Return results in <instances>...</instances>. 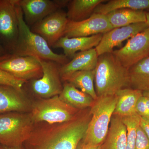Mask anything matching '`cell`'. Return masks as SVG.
I'll use <instances>...</instances> for the list:
<instances>
[{
    "mask_svg": "<svg viewBox=\"0 0 149 149\" xmlns=\"http://www.w3.org/2000/svg\"><path fill=\"white\" fill-rule=\"evenodd\" d=\"M90 110H83L68 122L49 124L33 131L27 141L30 149H76L91 120Z\"/></svg>",
    "mask_w": 149,
    "mask_h": 149,
    "instance_id": "obj_1",
    "label": "cell"
},
{
    "mask_svg": "<svg viewBox=\"0 0 149 149\" xmlns=\"http://www.w3.org/2000/svg\"><path fill=\"white\" fill-rule=\"evenodd\" d=\"M95 86L98 97L114 95L130 87L128 70L112 53L101 55L95 69Z\"/></svg>",
    "mask_w": 149,
    "mask_h": 149,
    "instance_id": "obj_2",
    "label": "cell"
},
{
    "mask_svg": "<svg viewBox=\"0 0 149 149\" xmlns=\"http://www.w3.org/2000/svg\"><path fill=\"white\" fill-rule=\"evenodd\" d=\"M19 35L16 47L13 54L19 56H32L41 59L52 61L61 65L69 61L64 54L55 53L51 49L45 40L32 32L24 20L23 13L17 0Z\"/></svg>",
    "mask_w": 149,
    "mask_h": 149,
    "instance_id": "obj_3",
    "label": "cell"
},
{
    "mask_svg": "<svg viewBox=\"0 0 149 149\" xmlns=\"http://www.w3.org/2000/svg\"><path fill=\"white\" fill-rule=\"evenodd\" d=\"M114 95L98 97L90 108L91 118L82 141L92 145H102L106 137L117 102Z\"/></svg>",
    "mask_w": 149,
    "mask_h": 149,
    "instance_id": "obj_4",
    "label": "cell"
},
{
    "mask_svg": "<svg viewBox=\"0 0 149 149\" xmlns=\"http://www.w3.org/2000/svg\"><path fill=\"white\" fill-rule=\"evenodd\" d=\"M30 114L11 112L0 114V145L21 147L34 131Z\"/></svg>",
    "mask_w": 149,
    "mask_h": 149,
    "instance_id": "obj_5",
    "label": "cell"
},
{
    "mask_svg": "<svg viewBox=\"0 0 149 149\" xmlns=\"http://www.w3.org/2000/svg\"><path fill=\"white\" fill-rule=\"evenodd\" d=\"M83 110L70 105L57 95L38 101L33 105L30 114L34 122L58 124L74 119Z\"/></svg>",
    "mask_w": 149,
    "mask_h": 149,
    "instance_id": "obj_6",
    "label": "cell"
},
{
    "mask_svg": "<svg viewBox=\"0 0 149 149\" xmlns=\"http://www.w3.org/2000/svg\"><path fill=\"white\" fill-rule=\"evenodd\" d=\"M17 0H0V44L13 54L19 35Z\"/></svg>",
    "mask_w": 149,
    "mask_h": 149,
    "instance_id": "obj_7",
    "label": "cell"
},
{
    "mask_svg": "<svg viewBox=\"0 0 149 149\" xmlns=\"http://www.w3.org/2000/svg\"><path fill=\"white\" fill-rule=\"evenodd\" d=\"M0 69L17 79L28 82L42 76V68L38 58L7 54L0 57Z\"/></svg>",
    "mask_w": 149,
    "mask_h": 149,
    "instance_id": "obj_8",
    "label": "cell"
},
{
    "mask_svg": "<svg viewBox=\"0 0 149 149\" xmlns=\"http://www.w3.org/2000/svg\"><path fill=\"white\" fill-rule=\"evenodd\" d=\"M39 59L42 68V76L32 80V92L43 99L59 95L63 88L60 72L61 65L52 61Z\"/></svg>",
    "mask_w": 149,
    "mask_h": 149,
    "instance_id": "obj_9",
    "label": "cell"
},
{
    "mask_svg": "<svg viewBox=\"0 0 149 149\" xmlns=\"http://www.w3.org/2000/svg\"><path fill=\"white\" fill-rule=\"evenodd\" d=\"M112 53L128 70L149 56V27L128 39L124 47Z\"/></svg>",
    "mask_w": 149,
    "mask_h": 149,
    "instance_id": "obj_10",
    "label": "cell"
},
{
    "mask_svg": "<svg viewBox=\"0 0 149 149\" xmlns=\"http://www.w3.org/2000/svg\"><path fill=\"white\" fill-rule=\"evenodd\" d=\"M69 0H18L25 23L31 27L55 12L67 6Z\"/></svg>",
    "mask_w": 149,
    "mask_h": 149,
    "instance_id": "obj_11",
    "label": "cell"
},
{
    "mask_svg": "<svg viewBox=\"0 0 149 149\" xmlns=\"http://www.w3.org/2000/svg\"><path fill=\"white\" fill-rule=\"evenodd\" d=\"M113 29L105 15L94 13L89 18L78 22L69 21L63 37H87L104 34Z\"/></svg>",
    "mask_w": 149,
    "mask_h": 149,
    "instance_id": "obj_12",
    "label": "cell"
},
{
    "mask_svg": "<svg viewBox=\"0 0 149 149\" xmlns=\"http://www.w3.org/2000/svg\"><path fill=\"white\" fill-rule=\"evenodd\" d=\"M68 22L66 13L59 10L35 23L30 29L43 37L51 47L63 37Z\"/></svg>",
    "mask_w": 149,
    "mask_h": 149,
    "instance_id": "obj_13",
    "label": "cell"
},
{
    "mask_svg": "<svg viewBox=\"0 0 149 149\" xmlns=\"http://www.w3.org/2000/svg\"><path fill=\"white\" fill-rule=\"evenodd\" d=\"M148 27L146 22H140L113 28L103 34L101 40L95 48L98 56L112 52L115 47L120 45L125 40H128Z\"/></svg>",
    "mask_w": 149,
    "mask_h": 149,
    "instance_id": "obj_14",
    "label": "cell"
},
{
    "mask_svg": "<svg viewBox=\"0 0 149 149\" xmlns=\"http://www.w3.org/2000/svg\"><path fill=\"white\" fill-rule=\"evenodd\" d=\"M102 36L103 34H98L87 37H62L52 47L61 48L65 56L68 58H72L78 51L83 52L95 48L101 40Z\"/></svg>",
    "mask_w": 149,
    "mask_h": 149,
    "instance_id": "obj_15",
    "label": "cell"
},
{
    "mask_svg": "<svg viewBox=\"0 0 149 149\" xmlns=\"http://www.w3.org/2000/svg\"><path fill=\"white\" fill-rule=\"evenodd\" d=\"M98 56L95 48L75 54L71 61L61 66V80L77 71L94 70L97 66Z\"/></svg>",
    "mask_w": 149,
    "mask_h": 149,
    "instance_id": "obj_16",
    "label": "cell"
},
{
    "mask_svg": "<svg viewBox=\"0 0 149 149\" xmlns=\"http://www.w3.org/2000/svg\"><path fill=\"white\" fill-rule=\"evenodd\" d=\"M23 91L8 85H0V114L25 111L28 108Z\"/></svg>",
    "mask_w": 149,
    "mask_h": 149,
    "instance_id": "obj_17",
    "label": "cell"
},
{
    "mask_svg": "<svg viewBox=\"0 0 149 149\" xmlns=\"http://www.w3.org/2000/svg\"><path fill=\"white\" fill-rule=\"evenodd\" d=\"M127 130L122 117L113 114L102 149H126Z\"/></svg>",
    "mask_w": 149,
    "mask_h": 149,
    "instance_id": "obj_18",
    "label": "cell"
},
{
    "mask_svg": "<svg viewBox=\"0 0 149 149\" xmlns=\"http://www.w3.org/2000/svg\"><path fill=\"white\" fill-rule=\"evenodd\" d=\"M116 95L117 97V102L113 114L123 117L136 113V104L143 95L142 91L125 88L118 91Z\"/></svg>",
    "mask_w": 149,
    "mask_h": 149,
    "instance_id": "obj_19",
    "label": "cell"
},
{
    "mask_svg": "<svg viewBox=\"0 0 149 149\" xmlns=\"http://www.w3.org/2000/svg\"><path fill=\"white\" fill-rule=\"evenodd\" d=\"M106 0H72L67 5V16L69 21L78 22L87 19L94 13L98 6Z\"/></svg>",
    "mask_w": 149,
    "mask_h": 149,
    "instance_id": "obj_20",
    "label": "cell"
},
{
    "mask_svg": "<svg viewBox=\"0 0 149 149\" xmlns=\"http://www.w3.org/2000/svg\"><path fill=\"white\" fill-rule=\"evenodd\" d=\"M146 12L130 9L116 10L106 15L113 28L128 26L140 22H146Z\"/></svg>",
    "mask_w": 149,
    "mask_h": 149,
    "instance_id": "obj_21",
    "label": "cell"
},
{
    "mask_svg": "<svg viewBox=\"0 0 149 149\" xmlns=\"http://www.w3.org/2000/svg\"><path fill=\"white\" fill-rule=\"evenodd\" d=\"M59 97L65 102L80 110L91 108L95 102L91 96L67 82H65Z\"/></svg>",
    "mask_w": 149,
    "mask_h": 149,
    "instance_id": "obj_22",
    "label": "cell"
},
{
    "mask_svg": "<svg viewBox=\"0 0 149 149\" xmlns=\"http://www.w3.org/2000/svg\"><path fill=\"white\" fill-rule=\"evenodd\" d=\"M130 87L142 92L149 91V56L128 69Z\"/></svg>",
    "mask_w": 149,
    "mask_h": 149,
    "instance_id": "obj_23",
    "label": "cell"
},
{
    "mask_svg": "<svg viewBox=\"0 0 149 149\" xmlns=\"http://www.w3.org/2000/svg\"><path fill=\"white\" fill-rule=\"evenodd\" d=\"M95 77V70H81L73 72L62 80L72 84L75 88H79L82 92L87 93L95 100L98 97L94 84Z\"/></svg>",
    "mask_w": 149,
    "mask_h": 149,
    "instance_id": "obj_24",
    "label": "cell"
},
{
    "mask_svg": "<svg viewBox=\"0 0 149 149\" xmlns=\"http://www.w3.org/2000/svg\"><path fill=\"white\" fill-rule=\"evenodd\" d=\"M126 8L136 10H149V0H110L96 8L94 13L107 15L112 11Z\"/></svg>",
    "mask_w": 149,
    "mask_h": 149,
    "instance_id": "obj_25",
    "label": "cell"
},
{
    "mask_svg": "<svg viewBox=\"0 0 149 149\" xmlns=\"http://www.w3.org/2000/svg\"><path fill=\"white\" fill-rule=\"evenodd\" d=\"M127 130L126 149H135L137 131L140 125L141 117L137 113L122 117Z\"/></svg>",
    "mask_w": 149,
    "mask_h": 149,
    "instance_id": "obj_26",
    "label": "cell"
},
{
    "mask_svg": "<svg viewBox=\"0 0 149 149\" xmlns=\"http://www.w3.org/2000/svg\"><path fill=\"white\" fill-rule=\"evenodd\" d=\"M26 83V81L15 78L8 72L0 69V85L11 86L22 91L23 86Z\"/></svg>",
    "mask_w": 149,
    "mask_h": 149,
    "instance_id": "obj_27",
    "label": "cell"
},
{
    "mask_svg": "<svg viewBox=\"0 0 149 149\" xmlns=\"http://www.w3.org/2000/svg\"><path fill=\"white\" fill-rule=\"evenodd\" d=\"M135 149H149V139L140 126L137 131Z\"/></svg>",
    "mask_w": 149,
    "mask_h": 149,
    "instance_id": "obj_28",
    "label": "cell"
},
{
    "mask_svg": "<svg viewBox=\"0 0 149 149\" xmlns=\"http://www.w3.org/2000/svg\"><path fill=\"white\" fill-rule=\"evenodd\" d=\"M136 113L141 118L149 120V113L147 109L143 96L139 99L137 102L136 107Z\"/></svg>",
    "mask_w": 149,
    "mask_h": 149,
    "instance_id": "obj_29",
    "label": "cell"
},
{
    "mask_svg": "<svg viewBox=\"0 0 149 149\" xmlns=\"http://www.w3.org/2000/svg\"><path fill=\"white\" fill-rule=\"evenodd\" d=\"M102 145H92L85 143L82 140L78 144L76 149H102Z\"/></svg>",
    "mask_w": 149,
    "mask_h": 149,
    "instance_id": "obj_30",
    "label": "cell"
},
{
    "mask_svg": "<svg viewBox=\"0 0 149 149\" xmlns=\"http://www.w3.org/2000/svg\"><path fill=\"white\" fill-rule=\"evenodd\" d=\"M140 126L149 139V120L141 118Z\"/></svg>",
    "mask_w": 149,
    "mask_h": 149,
    "instance_id": "obj_31",
    "label": "cell"
},
{
    "mask_svg": "<svg viewBox=\"0 0 149 149\" xmlns=\"http://www.w3.org/2000/svg\"><path fill=\"white\" fill-rule=\"evenodd\" d=\"M6 54H7L5 50L0 44V57L3 56Z\"/></svg>",
    "mask_w": 149,
    "mask_h": 149,
    "instance_id": "obj_32",
    "label": "cell"
},
{
    "mask_svg": "<svg viewBox=\"0 0 149 149\" xmlns=\"http://www.w3.org/2000/svg\"><path fill=\"white\" fill-rule=\"evenodd\" d=\"M0 149H21V147H9L0 145Z\"/></svg>",
    "mask_w": 149,
    "mask_h": 149,
    "instance_id": "obj_33",
    "label": "cell"
},
{
    "mask_svg": "<svg viewBox=\"0 0 149 149\" xmlns=\"http://www.w3.org/2000/svg\"><path fill=\"white\" fill-rule=\"evenodd\" d=\"M146 23L149 27V12L146 13Z\"/></svg>",
    "mask_w": 149,
    "mask_h": 149,
    "instance_id": "obj_34",
    "label": "cell"
},
{
    "mask_svg": "<svg viewBox=\"0 0 149 149\" xmlns=\"http://www.w3.org/2000/svg\"><path fill=\"white\" fill-rule=\"evenodd\" d=\"M143 95L149 98V91H144L143 92Z\"/></svg>",
    "mask_w": 149,
    "mask_h": 149,
    "instance_id": "obj_35",
    "label": "cell"
}]
</instances>
